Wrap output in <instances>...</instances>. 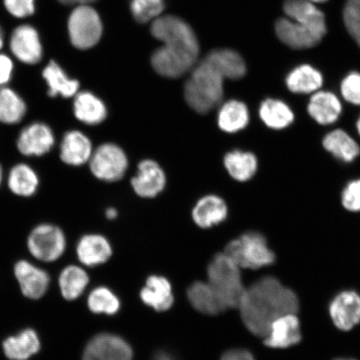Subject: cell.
<instances>
[{
  "mask_svg": "<svg viewBox=\"0 0 360 360\" xmlns=\"http://www.w3.org/2000/svg\"><path fill=\"white\" fill-rule=\"evenodd\" d=\"M151 34L163 45L153 53L151 65L158 75L177 79L191 72L198 63L200 44L191 27L174 15L157 18Z\"/></svg>",
  "mask_w": 360,
  "mask_h": 360,
  "instance_id": "1",
  "label": "cell"
},
{
  "mask_svg": "<svg viewBox=\"0 0 360 360\" xmlns=\"http://www.w3.org/2000/svg\"><path fill=\"white\" fill-rule=\"evenodd\" d=\"M238 308L248 330L264 338L276 319L298 312L300 302L294 291L276 278L266 276L245 289Z\"/></svg>",
  "mask_w": 360,
  "mask_h": 360,
  "instance_id": "2",
  "label": "cell"
},
{
  "mask_svg": "<svg viewBox=\"0 0 360 360\" xmlns=\"http://www.w3.org/2000/svg\"><path fill=\"white\" fill-rule=\"evenodd\" d=\"M224 76L205 57L191 71L184 87L188 105L200 115L209 114L223 102Z\"/></svg>",
  "mask_w": 360,
  "mask_h": 360,
  "instance_id": "3",
  "label": "cell"
},
{
  "mask_svg": "<svg viewBox=\"0 0 360 360\" xmlns=\"http://www.w3.org/2000/svg\"><path fill=\"white\" fill-rule=\"evenodd\" d=\"M208 278L225 310L238 307L245 288L240 268L227 255H216L211 260Z\"/></svg>",
  "mask_w": 360,
  "mask_h": 360,
  "instance_id": "4",
  "label": "cell"
},
{
  "mask_svg": "<svg viewBox=\"0 0 360 360\" xmlns=\"http://www.w3.org/2000/svg\"><path fill=\"white\" fill-rule=\"evenodd\" d=\"M227 255L240 269H259L269 266L276 261L266 238L259 232L249 231L225 247Z\"/></svg>",
  "mask_w": 360,
  "mask_h": 360,
  "instance_id": "5",
  "label": "cell"
},
{
  "mask_svg": "<svg viewBox=\"0 0 360 360\" xmlns=\"http://www.w3.org/2000/svg\"><path fill=\"white\" fill-rule=\"evenodd\" d=\"M89 165L94 177L112 183L123 179L129 168V159L120 146L105 143L94 148Z\"/></svg>",
  "mask_w": 360,
  "mask_h": 360,
  "instance_id": "6",
  "label": "cell"
},
{
  "mask_svg": "<svg viewBox=\"0 0 360 360\" xmlns=\"http://www.w3.org/2000/svg\"><path fill=\"white\" fill-rule=\"evenodd\" d=\"M68 28L72 44L81 51L96 46L103 32L100 16L88 4H81L75 8L70 16Z\"/></svg>",
  "mask_w": 360,
  "mask_h": 360,
  "instance_id": "7",
  "label": "cell"
},
{
  "mask_svg": "<svg viewBox=\"0 0 360 360\" xmlns=\"http://www.w3.org/2000/svg\"><path fill=\"white\" fill-rule=\"evenodd\" d=\"M31 255L44 262H53L65 253L66 238L60 228L51 224L36 226L28 238Z\"/></svg>",
  "mask_w": 360,
  "mask_h": 360,
  "instance_id": "8",
  "label": "cell"
},
{
  "mask_svg": "<svg viewBox=\"0 0 360 360\" xmlns=\"http://www.w3.org/2000/svg\"><path fill=\"white\" fill-rule=\"evenodd\" d=\"M83 360H133V350L122 338L101 334L89 342Z\"/></svg>",
  "mask_w": 360,
  "mask_h": 360,
  "instance_id": "9",
  "label": "cell"
},
{
  "mask_svg": "<svg viewBox=\"0 0 360 360\" xmlns=\"http://www.w3.org/2000/svg\"><path fill=\"white\" fill-rule=\"evenodd\" d=\"M276 32L281 41L294 49H306L316 46L326 32L290 19L276 22Z\"/></svg>",
  "mask_w": 360,
  "mask_h": 360,
  "instance_id": "10",
  "label": "cell"
},
{
  "mask_svg": "<svg viewBox=\"0 0 360 360\" xmlns=\"http://www.w3.org/2000/svg\"><path fill=\"white\" fill-rule=\"evenodd\" d=\"M167 177L163 168L155 160H143L137 166V173L131 179L135 193L145 199H153L164 191Z\"/></svg>",
  "mask_w": 360,
  "mask_h": 360,
  "instance_id": "11",
  "label": "cell"
},
{
  "mask_svg": "<svg viewBox=\"0 0 360 360\" xmlns=\"http://www.w3.org/2000/svg\"><path fill=\"white\" fill-rule=\"evenodd\" d=\"M55 143L52 129L46 124L35 122L22 130L17 139V148L22 155L39 157L51 151Z\"/></svg>",
  "mask_w": 360,
  "mask_h": 360,
  "instance_id": "12",
  "label": "cell"
},
{
  "mask_svg": "<svg viewBox=\"0 0 360 360\" xmlns=\"http://www.w3.org/2000/svg\"><path fill=\"white\" fill-rule=\"evenodd\" d=\"M330 318L342 331H349L360 323V295L354 290H345L334 297L330 304Z\"/></svg>",
  "mask_w": 360,
  "mask_h": 360,
  "instance_id": "13",
  "label": "cell"
},
{
  "mask_svg": "<svg viewBox=\"0 0 360 360\" xmlns=\"http://www.w3.org/2000/svg\"><path fill=\"white\" fill-rule=\"evenodd\" d=\"M11 49L18 60L27 65H35L41 60L43 48L37 30L25 25L13 30Z\"/></svg>",
  "mask_w": 360,
  "mask_h": 360,
  "instance_id": "14",
  "label": "cell"
},
{
  "mask_svg": "<svg viewBox=\"0 0 360 360\" xmlns=\"http://www.w3.org/2000/svg\"><path fill=\"white\" fill-rule=\"evenodd\" d=\"M301 337L300 322L296 314H287L276 319L270 326L264 343L272 349H287L298 345Z\"/></svg>",
  "mask_w": 360,
  "mask_h": 360,
  "instance_id": "15",
  "label": "cell"
},
{
  "mask_svg": "<svg viewBox=\"0 0 360 360\" xmlns=\"http://www.w3.org/2000/svg\"><path fill=\"white\" fill-rule=\"evenodd\" d=\"M15 274L20 289L27 298L39 300L45 294L49 287L51 278L44 270L26 260H20L15 264Z\"/></svg>",
  "mask_w": 360,
  "mask_h": 360,
  "instance_id": "16",
  "label": "cell"
},
{
  "mask_svg": "<svg viewBox=\"0 0 360 360\" xmlns=\"http://www.w3.org/2000/svg\"><path fill=\"white\" fill-rule=\"evenodd\" d=\"M309 115L319 124L327 126L337 122L343 106L335 93L319 89L311 94L307 105Z\"/></svg>",
  "mask_w": 360,
  "mask_h": 360,
  "instance_id": "17",
  "label": "cell"
},
{
  "mask_svg": "<svg viewBox=\"0 0 360 360\" xmlns=\"http://www.w3.org/2000/svg\"><path fill=\"white\" fill-rule=\"evenodd\" d=\"M94 147L86 134L79 130L65 133L60 143V159L70 166H81L89 163Z\"/></svg>",
  "mask_w": 360,
  "mask_h": 360,
  "instance_id": "18",
  "label": "cell"
},
{
  "mask_svg": "<svg viewBox=\"0 0 360 360\" xmlns=\"http://www.w3.org/2000/svg\"><path fill=\"white\" fill-rule=\"evenodd\" d=\"M228 214V205L221 197L207 195L197 201L192 210V218L200 228L210 229L224 222Z\"/></svg>",
  "mask_w": 360,
  "mask_h": 360,
  "instance_id": "19",
  "label": "cell"
},
{
  "mask_svg": "<svg viewBox=\"0 0 360 360\" xmlns=\"http://www.w3.org/2000/svg\"><path fill=\"white\" fill-rule=\"evenodd\" d=\"M74 114L79 122L96 126L106 120L108 108L96 94L89 91H79L75 96Z\"/></svg>",
  "mask_w": 360,
  "mask_h": 360,
  "instance_id": "20",
  "label": "cell"
},
{
  "mask_svg": "<svg viewBox=\"0 0 360 360\" xmlns=\"http://www.w3.org/2000/svg\"><path fill=\"white\" fill-rule=\"evenodd\" d=\"M217 124L221 131L236 134L245 129L250 123L249 108L244 102L229 100L218 106Z\"/></svg>",
  "mask_w": 360,
  "mask_h": 360,
  "instance_id": "21",
  "label": "cell"
},
{
  "mask_svg": "<svg viewBox=\"0 0 360 360\" xmlns=\"http://www.w3.org/2000/svg\"><path fill=\"white\" fill-rule=\"evenodd\" d=\"M322 143L327 152L345 164L352 163L360 155L359 143L344 129H337L328 132Z\"/></svg>",
  "mask_w": 360,
  "mask_h": 360,
  "instance_id": "22",
  "label": "cell"
},
{
  "mask_svg": "<svg viewBox=\"0 0 360 360\" xmlns=\"http://www.w3.org/2000/svg\"><path fill=\"white\" fill-rule=\"evenodd\" d=\"M288 89L295 94H312L321 89L323 77L321 72L305 64L292 69L285 78Z\"/></svg>",
  "mask_w": 360,
  "mask_h": 360,
  "instance_id": "23",
  "label": "cell"
},
{
  "mask_svg": "<svg viewBox=\"0 0 360 360\" xmlns=\"http://www.w3.org/2000/svg\"><path fill=\"white\" fill-rule=\"evenodd\" d=\"M259 116L266 127L285 129L295 121V112L287 103L278 98H268L260 103Z\"/></svg>",
  "mask_w": 360,
  "mask_h": 360,
  "instance_id": "24",
  "label": "cell"
},
{
  "mask_svg": "<svg viewBox=\"0 0 360 360\" xmlns=\"http://www.w3.org/2000/svg\"><path fill=\"white\" fill-rule=\"evenodd\" d=\"M224 166L233 179L247 182L257 173L259 162L254 153L235 150L224 155Z\"/></svg>",
  "mask_w": 360,
  "mask_h": 360,
  "instance_id": "25",
  "label": "cell"
},
{
  "mask_svg": "<svg viewBox=\"0 0 360 360\" xmlns=\"http://www.w3.org/2000/svg\"><path fill=\"white\" fill-rule=\"evenodd\" d=\"M143 302L157 311H165L174 304L172 287L167 278L153 276L141 292Z\"/></svg>",
  "mask_w": 360,
  "mask_h": 360,
  "instance_id": "26",
  "label": "cell"
},
{
  "mask_svg": "<svg viewBox=\"0 0 360 360\" xmlns=\"http://www.w3.org/2000/svg\"><path fill=\"white\" fill-rule=\"evenodd\" d=\"M39 338L32 328H26L19 334L7 338L3 343L4 354L11 360H27L40 349Z\"/></svg>",
  "mask_w": 360,
  "mask_h": 360,
  "instance_id": "27",
  "label": "cell"
},
{
  "mask_svg": "<svg viewBox=\"0 0 360 360\" xmlns=\"http://www.w3.org/2000/svg\"><path fill=\"white\" fill-rule=\"evenodd\" d=\"M111 255L110 242L101 235L84 236L78 243V258L81 263L87 266H96L105 263Z\"/></svg>",
  "mask_w": 360,
  "mask_h": 360,
  "instance_id": "28",
  "label": "cell"
},
{
  "mask_svg": "<svg viewBox=\"0 0 360 360\" xmlns=\"http://www.w3.org/2000/svg\"><path fill=\"white\" fill-rule=\"evenodd\" d=\"M42 75L45 82L48 84V94L52 98L57 96L72 98L79 92V81L70 78L56 61L49 62V64L44 68Z\"/></svg>",
  "mask_w": 360,
  "mask_h": 360,
  "instance_id": "29",
  "label": "cell"
},
{
  "mask_svg": "<svg viewBox=\"0 0 360 360\" xmlns=\"http://www.w3.org/2000/svg\"><path fill=\"white\" fill-rule=\"evenodd\" d=\"M283 11L290 20L327 32L325 15L309 0H286Z\"/></svg>",
  "mask_w": 360,
  "mask_h": 360,
  "instance_id": "30",
  "label": "cell"
},
{
  "mask_svg": "<svg viewBox=\"0 0 360 360\" xmlns=\"http://www.w3.org/2000/svg\"><path fill=\"white\" fill-rule=\"evenodd\" d=\"M188 298L201 314L216 315L225 311L224 306L208 282L198 281L188 288Z\"/></svg>",
  "mask_w": 360,
  "mask_h": 360,
  "instance_id": "31",
  "label": "cell"
},
{
  "mask_svg": "<svg viewBox=\"0 0 360 360\" xmlns=\"http://www.w3.org/2000/svg\"><path fill=\"white\" fill-rule=\"evenodd\" d=\"M205 57L218 68L226 79L238 80L244 78L246 75L247 68L244 58L232 49H214Z\"/></svg>",
  "mask_w": 360,
  "mask_h": 360,
  "instance_id": "32",
  "label": "cell"
},
{
  "mask_svg": "<svg viewBox=\"0 0 360 360\" xmlns=\"http://www.w3.org/2000/svg\"><path fill=\"white\" fill-rule=\"evenodd\" d=\"M37 174L26 164H19L11 169L8 177V186L13 193L21 197H30L38 190Z\"/></svg>",
  "mask_w": 360,
  "mask_h": 360,
  "instance_id": "33",
  "label": "cell"
},
{
  "mask_svg": "<svg viewBox=\"0 0 360 360\" xmlns=\"http://www.w3.org/2000/svg\"><path fill=\"white\" fill-rule=\"evenodd\" d=\"M26 112L25 102L15 90L6 86L0 88V123H20Z\"/></svg>",
  "mask_w": 360,
  "mask_h": 360,
  "instance_id": "34",
  "label": "cell"
},
{
  "mask_svg": "<svg viewBox=\"0 0 360 360\" xmlns=\"http://www.w3.org/2000/svg\"><path fill=\"white\" fill-rule=\"evenodd\" d=\"M58 283L64 298L67 300H75L86 289L89 276L83 269L71 265L63 270Z\"/></svg>",
  "mask_w": 360,
  "mask_h": 360,
  "instance_id": "35",
  "label": "cell"
},
{
  "mask_svg": "<svg viewBox=\"0 0 360 360\" xmlns=\"http://www.w3.org/2000/svg\"><path fill=\"white\" fill-rule=\"evenodd\" d=\"M88 306L93 313L115 314L119 311L120 302L118 297L110 289L98 287L90 292Z\"/></svg>",
  "mask_w": 360,
  "mask_h": 360,
  "instance_id": "36",
  "label": "cell"
},
{
  "mask_svg": "<svg viewBox=\"0 0 360 360\" xmlns=\"http://www.w3.org/2000/svg\"><path fill=\"white\" fill-rule=\"evenodd\" d=\"M134 19L139 22H147L159 18L165 10L164 0H132L130 4Z\"/></svg>",
  "mask_w": 360,
  "mask_h": 360,
  "instance_id": "37",
  "label": "cell"
},
{
  "mask_svg": "<svg viewBox=\"0 0 360 360\" xmlns=\"http://www.w3.org/2000/svg\"><path fill=\"white\" fill-rule=\"evenodd\" d=\"M340 93L345 101L360 106V73L351 72L342 79Z\"/></svg>",
  "mask_w": 360,
  "mask_h": 360,
  "instance_id": "38",
  "label": "cell"
},
{
  "mask_svg": "<svg viewBox=\"0 0 360 360\" xmlns=\"http://www.w3.org/2000/svg\"><path fill=\"white\" fill-rule=\"evenodd\" d=\"M341 202L349 212H360V179L351 180L341 193Z\"/></svg>",
  "mask_w": 360,
  "mask_h": 360,
  "instance_id": "39",
  "label": "cell"
},
{
  "mask_svg": "<svg viewBox=\"0 0 360 360\" xmlns=\"http://www.w3.org/2000/svg\"><path fill=\"white\" fill-rule=\"evenodd\" d=\"M344 22L348 32L360 47V10L346 4L344 10Z\"/></svg>",
  "mask_w": 360,
  "mask_h": 360,
  "instance_id": "40",
  "label": "cell"
},
{
  "mask_svg": "<svg viewBox=\"0 0 360 360\" xmlns=\"http://www.w3.org/2000/svg\"><path fill=\"white\" fill-rule=\"evenodd\" d=\"M35 0H4L8 13L17 18H25L34 13Z\"/></svg>",
  "mask_w": 360,
  "mask_h": 360,
  "instance_id": "41",
  "label": "cell"
},
{
  "mask_svg": "<svg viewBox=\"0 0 360 360\" xmlns=\"http://www.w3.org/2000/svg\"><path fill=\"white\" fill-rule=\"evenodd\" d=\"M13 64L11 58L0 53V87L10 82L12 78Z\"/></svg>",
  "mask_w": 360,
  "mask_h": 360,
  "instance_id": "42",
  "label": "cell"
},
{
  "mask_svg": "<svg viewBox=\"0 0 360 360\" xmlns=\"http://www.w3.org/2000/svg\"><path fill=\"white\" fill-rule=\"evenodd\" d=\"M220 360H255L254 355L245 349H233L225 352Z\"/></svg>",
  "mask_w": 360,
  "mask_h": 360,
  "instance_id": "43",
  "label": "cell"
},
{
  "mask_svg": "<svg viewBox=\"0 0 360 360\" xmlns=\"http://www.w3.org/2000/svg\"><path fill=\"white\" fill-rule=\"evenodd\" d=\"M154 360H175V359L172 354L161 351L155 355Z\"/></svg>",
  "mask_w": 360,
  "mask_h": 360,
  "instance_id": "44",
  "label": "cell"
},
{
  "mask_svg": "<svg viewBox=\"0 0 360 360\" xmlns=\"http://www.w3.org/2000/svg\"><path fill=\"white\" fill-rule=\"evenodd\" d=\"M106 217L109 219H115L118 216V211L115 208H109L106 210Z\"/></svg>",
  "mask_w": 360,
  "mask_h": 360,
  "instance_id": "45",
  "label": "cell"
},
{
  "mask_svg": "<svg viewBox=\"0 0 360 360\" xmlns=\"http://www.w3.org/2000/svg\"><path fill=\"white\" fill-rule=\"evenodd\" d=\"M347 6L360 10V0H347Z\"/></svg>",
  "mask_w": 360,
  "mask_h": 360,
  "instance_id": "46",
  "label": "cell"
},
{
  "mask_svg": "<svg viewBox=\"0 0 360 360\" xmlns=\"http://www.w3.org/2000/svg\"><path fill=\"white\" fill-rule=\"evenodd\" d=\"M58 1L65 4V6H72V4L79 3V0H58Z\"/></svg>",
  "mask_w": 360,
  "mask_h": 360,
  "instance_id": "47",
  "label": "cell"
},
{
  "mask_svg": "<svg viewBox=\"0 0 360 360\" xmlns=\"http://www.w3.org/2000/svg\"><path fill=\"white\" fill-rule=\"evenodd\" d=\"M97 1V0H79L81 4H89Z\"/></svg>",
  "mask_w": 360,
  "mask_h": 360,
  "instance_id": "48",
  "label": "cell"
},
{
  "mask_svg": "<svg viewBox=\"0 0 360 360\" xmlns=\"http://www.w3.org/2000/svg\"><path fill=\"white\" fill-rule=\"evenodd\" d=\"M3 44H4V39H3L1 30H0V49H2Z\"/></svg>",
  "mask_w": 360,
  "mask_h": 360,
  "instance_id": "49",
  "label": "cell"
},
{
  "mask_svg": "<svg viewBox=\"0 0 360 360\" xmlns=\"http://www.w3.org/2000/svg\"><path fill=\"white\" fill-rule=\"evenodd\" d=\"M3 180V169L1 165H0V186H1Z\"/></svg>",
  "mask_w": 360,
  "mask_h": 360,
  "instance_id": "50",
  "label": "cell"
},
{
  "mask_svg": "<svg viewBox=\"0 0 360 360\" xmlns=\"http://www.w3.org/2000/svg\"><path fill=\"white\" fill-rule=\"evenodd\" d=\"M356 129L359 134L360 135V116L359 117V119L357 120L356 122Z\"/></svg>",
  "mask_w": 360,
  "mask_h": 360,
  "instance_id": "51",
  "label": "cell"
},
{
  "mask_svg": "<svg viewBox=\"0 0 360 360\" xmlns=\"http://www.w3.org/2000/svg\"><path fill=\"white\" fill-rule=\"evenodd\" d=\"M309 1L312 3H323L328 1V0H309Z\"/></svg>",
  "mask_w": 360,
  "mask_h": 360,
  "instance_id": "52",
  "label": "cell"
},
{
  "mask_svg": "<svg viewBox=\"0 0 360 360\" xmlns=\"http://www.w3.org/2000/svg\"><path fill=\"white\" fill-rule=\"evenodd\" d=\"M335 360H355V359H335Z\"/></svg>",
  "mask_w": 360,
  "mask_h": 360,
  "instance_id": "53",
  "label": "cell"
}]
</instances>
